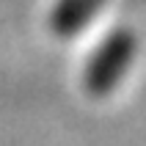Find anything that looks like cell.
Segmentation results:
<instances>
[{
    "label": "cell",
    "instance_id": "1",
    "mask_svg": "<svg viewBox=\"0 0 146 146\" xmlns=\"http://www.w3.org/2000/svg\"><path fill=\"white\" fill-rule=\"evenodd\" d=\"M130 58H132V36L124 33V31L113 33L88 64V74H86L88 91L97 94V97L108 94V91L113 88V83L124 74Z\"/></svg>",
    "mask_w": 146,
    "mask_h": 146
}]
</instances>
